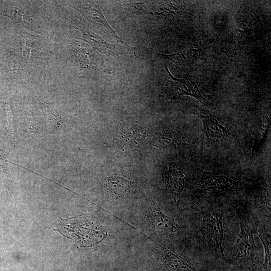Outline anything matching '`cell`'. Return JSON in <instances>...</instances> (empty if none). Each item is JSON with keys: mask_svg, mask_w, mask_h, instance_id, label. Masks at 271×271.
<instances>
[{"mask_svg": "<svg viewBox=\"0 0 271 271\" xmlns=\"http://www.w3.org/2000/svg\"><path fill=\"white\" fill-rule=\"evenodd\" d=\"M233 208L239 219L240 230L233 247V256L240 263H255L258 257L249 214L244 207L236 206Z\"/></svg>", "mask_w": 271, "mask_h": 271, "instance_id": "cell-1", "label": "cell"}, {"mask_svg": "<svg viewBox=\"0 0 271 271\" xmlns=\"http://www.w3.org/2000/svg\"><path fill=\"white\" fill-rule=\"evenodd\" d=\"M61 226L74 235L83 246H92L104 238L105 233L94 217L83 216L62 221Z\"/></svg>", "mask_w": 271, "mask_h": 271, "instance_id": "cell-2", "label": "cell"}, {"mask_svg": "<svg viewBox=\"0 0 271 271\" xmlns=\"http://www.w3.org/2000/svg\"><path fill=\"white\" fill-rule=\"evenodd\" d=\"M202 227L205 237L224 258V232L221 212L211 211L206 214L203 219Z\"/></svg>", "mask_w": 271, "mask_h": 271, "instance_id": "cell-3", "label": "cell"}, {"mask_svg": "<svg viewBox=\"0 0 271 271\" xmlns=\"http://www.w3.org/2000/svg\"><path fill=\"white\" fill-rule=\"evenodd\" d=\"M235 182L234 177L229 174L202 171L198 186L204 190H225L232 188Z\"/></svg>", "mask_w": 271, "mask_h": 271, "instance_id": "cell-4", "label": "cell"}, {"mask_svg": "<svg viewBox=\"0 0 271 271\" xmlns=\"http://www.w3.org/2000/svg\"><path fill=\"white\" fill-rule=\"evenodd\" d=\"M204 121V129L208 139H223L229 133L225 123L208 110L196 106Z\"/></svg>", "mask_w": 271, "mask_h": 271, "instance_id": "cell-5", "label": "cell"}, {"mask_svg": "<svg viewBox=\"0 0 271 271\" xmlns=\"http://www.w3.org/2000/svg\"><path fill=\"white\" fill-rule=\"evenodd\" d=\"M152 221L155 227L162 231L171 235H177L179 228L177 225L168 216L165 215L157 205L152 208Z\"/></svg>", "mask_w": 271, "mask_h": 271, "instance_id": "cell-6", "label": "cell"}, {"mask_svg": "<svg viewBox=\"0 0 271 271\" xmlns=\"http://www.w3.org/2000/svg\"><path fill=\"white\" fill-rule=\"evenodd\" d=\"M82 8V11L94 22L98 23L103 26L107 30L108 32L119 42L131 48L128 44L124 42L108 24L105 18L103 16L99 5L97 3H91V5L85 4Z\"/></svg>", "mask_w": 271, "mask_h": 271, "instance_id": "cell-7", "label": "cell"}, {"mask_svg": "<svg viewBox=\"0 0 271 271\" xmlns=\"http://www.w3.org/2000/svg\"><path fill=\"white\" fill-rule=\"evenodd\" d=\"M167 72L173 79L177 92L180 95H188L196 98L199 101L206 104L208 102L201 95L197 84L189 79L174 77L169 71Z\"/></svg>", "mask_w": 271, "mask_h": 271, "instance_id": "cell-8", "label": "cell"}, {"mask_svg": "<svg viewBox=\"0 0 271 271\" xmlns=\"http://www.w3.org/2000/svg\"><path fill=\"white\" fill-rule=\"evenodd\" d=\"M162 258L166 266L175 271H197L185 260L166 247H163Z\"/></svg>", "mask_w": 271, "mask_h": 271, "instance_id": "cell-9", "label": "cell"}, {"mask_svg": "<svg viewBox=\"0 0 271 271\" xmlns=\"http://www.w3.org/2000/svg\"><path fill=\"white\" fill-rule=\"evenodd\" d=\"M168 186L172 194L179 196L185 188L186 179L185 175L175 167L171 165L168 178Z\"/></svg>", "mask_w": 271, "mask_h": 271, "instance_id": "cell-10", "label": "cell"}, {"mask_svg": "<svg viewBox=\"0 0 271 271\" xmlns=\"http://www.w3.org/2000/svg\"><path fill=\"white\" fill-rule=\"evenodd\" d=\"M257 235L261 240L264 249L265 259L262 265V271H270L271 237L264 226H260Z\"/></svg>", "mask_w": 271, "mask_h": 271, "instance_id": "cell-11", "label": "cell"}, {"mask_svg": "<svg viewBox=\"0 0 271 271\" xmlns=\"http://www.w3.org/2000/svg\"><path fill=\"white\" fill-rule=\"evenodd\" d=\"M106 186L115 195L123 196L129 187L130 183L123 177L113 176L107 178Z\"/></svg>", "mask_w": 271, "mask_h": 271, "instance_id": "cell-12", "label": "cell"}, {"mask_svg": "<svg viewBox=\"0 0 271 271\" xmlns=\"http://www.w3.org/2000/svg\"><path fill=\"white\" fill-rule=\"evenodd\" d=\"M196 52H197V50L194 49L188 50L187 51H180L170 55L160 54L159 55L165 58L172 60L176 64H181V63H184L189 61L190 58H193V56L195 54H196Z\"/></svg>", "mask_w": 271, "mask_h": 271, "instance_id": "cell-13", "label": "cell"}, {"mask_svg": "<svg viewBox=\"0 0 271 271\" xmlns=\"http://www.w3.org/2000/svg\"><path fill=\"white\" fill-rule=\"evenodd\" d=\"M260 125L255 138V146H254L255 148H258L260 146V143L264 140L269 127L270 120L267 116L263 119V122Z\"/></svg>", "mask_w": 271, "mask_h": 271, "instance_id": "cell-14", "label": "cell"}, {"mask_svg": "<svg viewBox=\"0 0 271 271\" xmlns=\"http://www.w3.org/2000/svg\"><path fill=\"white\" fill-rule=\"evenodd\" d=\"M5 110L6 112V127L8 131L11 138L13 142L15 141V134L13 128V116L11 110V106L9 104L5 105Z\"/></svg>", "mask_w": 271, "mask_h": 271, "instance_id": "cell-15", "label": "cell"}]
</instances>
